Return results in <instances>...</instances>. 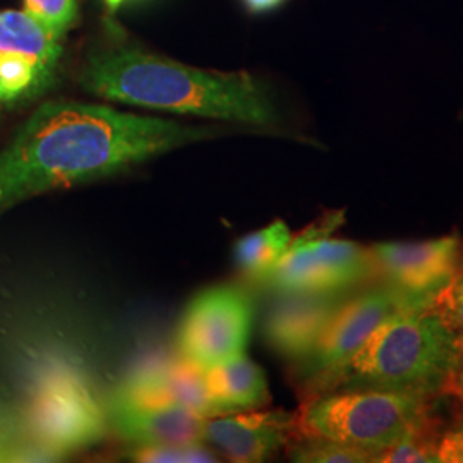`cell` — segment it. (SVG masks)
<instances>
[{"label":"cell","instance_id":"5b68a950","mask_svg":"<svg viewBox=\"0 0 463 463\" xmlns=\"http://www.w3.org/2000/svg\"><path fill=\"white\" fill-rule=\"evenodd\" d=\"M342 222L340 213L325 218L292 237L266 280L277 292H344L374 273L371 250L344 239H331Z\"/></svg>","mask_w":463,"mask_h":463},{"label":"cell","instance_id":"3957f363","mask_svg":"<svg viewBox=\"0 0 463 463\" xmlns=\"http://www.w3.org/2000/svg\"><path fill=\"white\" fill-rule=\"evenodd\" d=\"M462 367V336L432 306H414L386 319L319 393L388 390L439 397Z\"/></svg>","mask_w":463,"mask_h":463},{"label":"cell","instance_id":"4316f807","mask_svg":"<svg viewBox=\"0 0 463 463\" xmlns=\"http://www.w3.org/2000/svg\"><path fill=\"white\" fill-rule=\"evenodd\" d=\"M105 2H107V5H109L112 11H116V9H118V7L122 5L124 0H105Z\"/></svg>","mask_w":463,"mask_h":463},{"label":"cell","instance_id":"7c38bea8","mask_svg":"<svg viewBox=\"0 0 463 463\" xmlns=\"http://www.w3.org/2000/svg\"><path fill=\"white\" fill-rule=\"evenodd\" d=\"M109 424L134 447L204 441V415L179 405L146 403L116 393L107 407Z\"/></svg>","mask_w":463,"mask_h":463},{"label":"cell","instance_id":"6da1fadb","mask_svg":"<svg viewBox=\"0 0 463 463\" xmlns=\"http://www.w3.org/2000/svg\"><path fill=\"white\" fill-rule=\"evenodd\" d=\"M212 136L210 129L103 105L43 103L0 153V208L107 177Z\"/></svg>","mask_w":463,"mask_h":463},{"label":"cell","instance_id":"277c9868","mask_svg":"<svg viewBox=\"0 0 463 463\" xmlns=\"http://www.w3.org/2000/svg\"><path fill=\"white\" fill-rule=\"evenodd\" d=\"M434 398L388 390L319 393L307 398L296 414L298 436L328 438L376 455L405 434L432 424Z\"/></svg>","mask_w":463,"mask_h":463},{"label":"cell","instance_id":"d6986e66","mask_svg":"<svg viewBox=\"0 0 463 463\" xmlns=\"http://www.w3.org/2000/svg\"><path fill=\"white\" fill-rule=\"evenodd\" d=\"M434 422L405 434L393 447L381 449L373 463H439L438 439Z\"/></svg>","mask_w":463,"mask_h":463},{"label":"cell","instance_id":"cb8c5ba5","mask_svg":"<svg viewBox=\"0 0 463 463\" xmlns=\"http://www.w3.org/2000/svg\"><path fill=\"white\" fill-rule=\"evenodd\" d=\"M436 451L439 463H463V422L441 432Z\"/></svg>","mask_w":463,"mask_h":463},{"label":"cell","instance_id":"5bb4252c","mask_svg":"<svg viewBox=\"0 0 463 463\" xmlns=\"http://www.w3.org/2000/svg\"><path fill=\"white\" fill-rule=\"evenodd\" d=\"M206 386L215 414L256 411L269 403L263 369L249 361L244 354L208 369Z\"/></svg>","mask_w":463,"mask_h":463},{"label":"cell","instance_id":"7a4b0ae2","mask_svg":"<svg viewBox=\"0 0 463 463\" xmlns=\"http://www.w3.org/2000/svg\"><path fill=\"white\" fill-rule=\"evenodd\" d=\"M80 81L101 99L153 110L250 126L277 122L271 99L248 72L204 71L139 50H110L90 57Z\"/></svg>","mask_w":463,"mask_h":463},{"label":"cell","instance_id":"484cf974","mask_svg":"<svg viewBox=\"0 0 463 463\" xmlns=\"http://www.w3.org/2000/svg\"><path fill=\"white\" fill-rule=\"evenodd\" d=\"M248 4L249 9L254 13H265V11H271L277 5H280L283 0H244Z\"/></svg>","mask_w":463,"mask_h":463},{"label":"cell","instance_id":"44dd1931","mask_svg":"<svg viewBox=\"0 0 463 463\" xmlns=\"http://www.w3.org/2000/svg\"><path fill=\"white\" fill-rule=\"evenodd\" d=\"M24 11L45 30L62 38L78 14L76 0H24Z\"/></svg>","mask_w":463,"mask_h":463},{"label":"cell","instance_id":"ac0fdd59","mask_svg":"<svg viewBox=\"0 0 463 463\" xmlns=\"http://www.w3.org/2000/svg\"><path fill=\"white\" fill-rule=\"evenodd\" d=\"M288 451L292 462L300 463H373L374 453L328 438L298 436Z\"/></svg>","mask_w":463,"mask_h":463},{"label":"cell","instance_id":"ffe728a7","mask_svg":"<svg viewBox=\"0 0 463 463\" xmlns=\"http://www.w3.org/2000/svg\"><path fill=\"white\" fill-rule=\"evenodd\" d=\"M129 458L145 463H210L218 460L213 451L203 447V441L134 447L129 451Z\"/></svg>","mask_w":463,"mask_h":463},{"label":"cell","instance_id":"30bf717a","mask_svg":"<svg viewBox=\"0 0 463 463\" xmlns=\"http://www.w3.org/2000/svg\"><path fill=\"white\" fill-rule=\"evenodd\" d=\"M296 436L298 415L281 409L215 414L204 420V441L232 462H265Z\"/></svg>","mask_w":463,"mask_h":463},{"label":"cell","instance_id":"9c48e42d","mask_svg":"<svg viewBox=\"0 0 463 463\" xmlns=\"http://www.w3.org/2000/svg\"><path fill=\"white\" fill-rule=\"evenodd\" d=\"M371 250L388 283L420 304H432L458 269L460 241L455 235L422 242H381Z\"/></svg>","mask_w":463,"mask_h":463},{"label":"cell","instance_id":"9a60e30c","mask_svg":"<svg viewBox=\"0 0 463 463\" xmlns=\"http://www.w3.org/2000/svg\"><path fill=\"white\" fill-rule=\"evenodd\" d=\"M61 38L50 33L26 11H0V52L30 59L47 78H53L62 55Z\"/></svg>","mask_w":463,"mask_h":463},{"label":"cell","instance_id":"8992f818","mask_svg":"<svg viewBox=\"0 0 463 463\" xmlns=\"http://www.w3.org/2000/svg\"><path fill=\"white\" fill-rule=\"evenodd\" d=\"M420 304L403 296L392 285L369 288L345 298L319 336L311 354L298 363V376L309 397L317 395L325 383L364 347L381 325L400 311Z\"/></svg>","mask_w":463,"mask_h":463},{"label":"cell","instance_id":"4fadbf2b","mask_svg":"<svg viewBox=\"0 0 463 463\" xmlns=\"http://www.w3.org/2000/svg\"><path fill=\"white\" fill-rule=\"evenodd\" d=\"M117 393L136 402L179 405L204 417L215 415L208 395L206 371L184 357L145 369Z\"/></svg>","mask_w":463,"mask_h":463},{"label":"cell","instance_id":"8fae6325","mask_svg":"<svg viewBox=\"0 0 463 463\" xmlns=\"http://www.w3.org/2000/svg\"><path fill=\"white\" fill-rule=\"evenodd\" d=\"M265 321L269 345L296 364L306 359L345 298L342 292H279Z\"/></svg>","mask_w":463,"mask_h":463},{"label":"cell","instance_id":"7402d4cb","mask_svg":"<svg viewBox=\"0 0 463 463\" xmlns=\"http://www.w3.org/2000/svg\"><path fill=\"white\" fill-rule=\"evenodd\" d=\"M47 460L49 455L34 447L32 441H24L19 436V430L14 428L13 420L0 414V462H16V460Z\"/></svg>","mask_w":463,"mask_h":463},{"label":"cell","instance_id":"603a6c76","mask_svg":"<svg viewBox=\"0 0 463 463\" xmlns=\"http://www.w3.org/2000/svg\"><path fill=\"white\" fill-rule=\"evenodd\" d=\"M463 338V266L430 304Z\"/></svg>","mask_w":463,"mask_h":463},{"label":"cell","instance_id":"52a82bcc","mask_svg":"<svg viewBox=\"0 0 463 463\" xmlns=\"http://www.w3.org/2000/svg\"><path fill=\"white\" fill-rule=\"evenodd\" d=\"M252 328V302L233 285H218L191 300L179 326L181 357L208 371L242 355Z\"/></svg>","mask_w":463,"mask_h":463},{"label":"cell","instance_id":"2e32d148","mask_svg":"<svg viewBox=\"0 0 463 463\" xmlns=\"http://www.w3.org/2000/svg\"><path fill=\"white\" fill-rule=\"evenodd\" d=\"M290 229L277 220L261 231L241 237L233 246L237 266L254 280H266L292 241Z\"/></svg>","mask_w":463,"mask_h":463},{"label":"cell","instance_id":"ba28073f","mask_svg":"<svg viewBox=\"0 0 463 463\" xmlns=\"http://www.w3.org/2000/svg\"><path fill=\"white\" fill-rule=\"evenodd\" d=\"M101 428L95 402L72 381H49L38 388L26 414L32 443L50 457L97 441Z\"/></svg>","mask_w":463,"mask_h":463},{"label":"cell","instance_id":"e0dca14e","mask_svg":"<svg viewBox=\"0 0 463 463\" xmlns=\"http://www.w3.org/2000/svg\"><path fill=\"white\" fill-rule=\"evenodd\" d=\"M47 78L33 62L23 55L0 52V105L34 97L49 86Z\"/></svg>","mask_w":463,"mask_h":463},{"label":"cell","instance_id":"d4e9b609","mask_svg":"<svg viewBox=\"0 0 463 463\" xmlns=\"http://www.w3.org/2000/svg\"><path fill=\"white\" fill-rule=\"evenodd\" d=\"M445 395H453L463 405V367L455 374V378L449 383Z\"/></svg>","mask_w":463,"mask_h":463}]
</instances>
